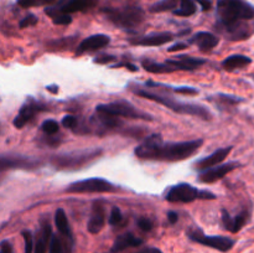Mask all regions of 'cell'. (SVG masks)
<instances>
[{"label":"cell","mask_w":254,"mask_h":253,"mask_svg":"<svg viewBox=\"0 0 254 253\" xmlns=\"http://www.w3.org/2000/svg\"><path fill=\"white\" fill-rule=\"evenodd\" d=\"M202 144V139L165 143L160 134H153L136 146L135 155L144 160L181 161L192 156Z\"/></svg>","instance_id":"6da1fadb"},{"label":"cell","mask_w":254,"mask_h":253,"mask_svg":"<svg viewBox=\"0 0 254 253\" xmlns=\"http://www.w3.org/2000/svg\"><path fill=\"white\" fill-rule=\"evenodd\" d=\"M135 93L138 94L141 98L149 99V101L156 102L159 104H163L166 108L171 109L173 112L179 114H186V116H195L198 118L203 119V121H210L212 119V114L208 111L207 108H205L203 106L195 103H185V102L175 101V99L170 98L168 96H163V94H156L153 92L145 91V89H136Z\"/></svg>","instance_id":"7a4b0ae2"},{"label":"cell","mask_w":254,"mask_h":253,"mask_svg":"<svg viewBox=\"0 0 254 253\" xmlns=\"http://www.w3.org/2000/svg\"><path fill=\"white\" fill-rule=\"evenodd\" d=\"M103 150L101 149H86V150L72 151V153L52 155L50 164L57 170H79L101 158Z\"/></svg>","instance_id":"3957f363"},{"label":"cell","mask_w":254,"mask_h":253,"mask_svg":"<svg viewBox=\"0 0 254 253\" xmlns=\"http://www.w3.org/2000/svg\"><path fill=\"white\" fill-rule=\"evenodd\" d=\"M217 12L220 24L248 21L254 17V7L243 0H218Z\"/></svg>","instance_id":"277c9868"},{"label":"cell","mask_w":254,"mask_h":253,"mask_svg":"<svg viewBox=\"0 0 254 253\" xmlns=\"http://www.w3.org/2000/svg\"><path fill=\"white\" fill-rule=\"evenodd\" d=\"M217 196L213 192L198 190L190 184H178L169 189L165 198L173 203H189L195 200H215Z\"/></svg>","instance_id":"5b68a950"},{"label":"cell","mask_w":254,"mask_h":253,"mask_svg":"<svg viewBox=\"0 0 254 253\" xmlns=\"http://www.w3.org/2000/svg\"><path fill=\"white\" fill-rule=\"evenodd\" d=\"M103 11L114 25L122 27V29H130V27L138 26L144 21V17H145L144 10L138 6L108 7V9H103Z\"/></svg>","instance_id":"8992f818"},{"label":"cell","mask_w":254,"mask_h":253,"mask_svg":"<svg viewBox=\"0 0 254 253\" xmlns=\"http://www.w3.org/2000/svg\"><path fill=\"white\" fill-rule=\"evenodd\" d=\"M188 237L192 242L202 245L205 247L213 248V250L220 251L222 253L230 252L236 245V241L227 237V236H208L205 235L200 228H193V230L189 231Z\"/></svg>","instance_id":"52a82bcc"},{"label":"cell","mask_w":254,"mask_h":253,"mask_svg":"<svg viewBox=\"0 0 254 253\" xmlns=\"http://www.w3.org/2000/svg\"><path fill=\"white\" fill-rule=\"evenodd\" d=\"M117 190L118 189L116 185L102 178H91L76 181L66 189L67 192L71 193H103L114 192Z\"/></svg>","instance_id":"ba28073f"},{"label":"cell","mask_w":254,"mask_h":253,"mask_svg":"<svg viewBox=\"0 0 254 253\" xmlns=\"http://www.w3.org/2000/svg\"><path fill=\"white\" fill-rule=\"evenodd\" d=\"M96 112H103V113H108L116 117H124V118L153 121L151 116L139 111V109H136L135 107H133L130 103L126 101H117L108 104H99V106H97Z\"/></svg>","instance_id":"9c48e42d"},{"label":"cell","mask_w":254,"mask_h":253,"mask_svg":"<svg viewBox=\"0 0 254 253\" xmlns=\"http://www.w3.org/2000/svg\"><path fill=\"white\" fill-rule=\"evenodd\" d=\"M41 161L31 156L17 155V154H4L0 155V171L5 170H34L40 168Z\"/></svg>","instance_id":"30bf717a"},{"label":"cell","mask_w":254,"mask_h":253,"mask_svg":"<svg viewBox=\"0 0 254 253\" xmlns=\"http://www.w3.org/2000/svg\"><path fill=\"white\" fill-rule=\"evenodd\" d=\"M215 29L231 41L247 40L253 34L252 27L247 24V21H238L233 22V24H220V22H217Z\"/></svg>","instance_id":"8fae6325"},{"label":"cell","mask_w":254,"mask_h":253,"mask_svg":"<svg viewBox=\"0 0 254 253\" xmlns=\"http://www.w3.org/2000/svg\"><path fill=\"white\" fill-rule=\"evenodd\" d=\"M45 109L46 108H45L41 103L36 102L35 99L29 98L26 101V103L22 104V107L20 108L19 113H17L16 117H15V119L12 123H14V126H16L17 129L24 128V126H26L30 121H32V119H34V117L36 116L39 112L45 111Z\"/></svg>","instance_id":"7c38bea8"},{"label":"cell","mask_w":254,"mask_h":253,"mask_svg":"<svg viewBox=\"0 0 254 253\" xmlns=\"http://www.w3.org/2000/svg\"><path fill=\"white\" fill-rule=\"evenodd\" d=\"M236 168H238V163H227L222 164V165L213 166V168L206 169V170L201 171V174L198 175V181L203 184H212L216 181L221 180V179L225 178L228 173H231L232 170H235Z\"/></svg>","instance_id":"4fadbf2b"},{"label":"cell","mask_w":254,"mask_h":253,"mask_svg":"<svg viewBox=\"0 0 254 253\" xmlns=\"http://www.w3.org/2000/svg\"><path fill=\"white\" fill-rule=\"evenodd\" d=\"M106 225V208L101 201H94L91 210V216L87 222V230L92 235H97Z\"/></svg>","instance_id":"5bb4252c"},{"label":"cell","mask_w":254,"mask_h":253,"mask_svg":"<svg viewBox=\"0 0 254 253\" xmlns=\"http://www.w3.org/2000/svg\"><path fill=\"white\" fill-rule=\"evenodd\" d=\"M251 213L250 211L245 210L241 211L236 216H231L230 212L226 210H222V223L227 231L231 233H238L250 221Z\"/></svg>","instance_id":"9a60e30c"},{"label":"cell","mask_w":254,"mask_h":253,"mask_svg":"<svg viewBox=\"0 0 254 253\" xmlns=\"http://www.w3.org/2000/svg\"><path fill=\"white\" fill-rule=\"evenodd\" d=\"M52 227L50 220L42 218L41 227L36 235V240L34 241V253H47L50 241L52 237Z\"/></svg>","instance_id":"2e32d148"},{"label":"cell","mask_w":254,"mask_h":253,"mask_svg":"<svg viewBox=\"0 0 254 253\" xmlns=\"http://www.w3.org/2000/svg\"><path fill=\"white\" fill-rule=\"evenodd\" d=\"M111 42V37L104 34L92 35V36L84 39L81 44L77 46V55H82L84 52H92L106 47Z\"/></svg>","instance_id":"e0dca14e"},{"label":"cell","mask_w":254,"mask_h":253,"mask_svg":"<svg viewBox=\"0 0 254 253\" xmlns=\"http://www.w3.org/2000/svg\"><path fill=\"white\" fill-rule=\"evenodd\" d=\"M144 245V241L141 238L136 237L134 233L126 232L123 235H119L114 241L113 246H112L109 253H122L128 248H135L140 247Z\"/></svg>","instance_id":"ac0fdd59"},{"label":"cell","mask_w":254,"mask_h":253,"mask_svg":"<svg viewBox=\"0 0 254 253\" xmlns=\"http://www.w3.org/2000/svg\"><path fill=\"white\" fill-rule=\"evenodd\" d=\"M231 151H232V146H226V148L217 149V150H216L215 153L211 154V155L198 160L197 163L195 164V168L197 169V170H206V169L220 165V164L230 155Z\"/></svg>","instance_id":"d6986e66"},{"label":"cell","mask_w":254,"mask_h":253,"mask_svg":"<svg viewBox=\"0 0 254 253\" xmlns=\"http://www.w3.org/2000/svg\"><path fill=\"white\" fill-rule=\"evenodd\" d=\"M173 39L174 35L171 32H155V34L141 36L139 39L130 40V42L138 46H161V45L173 41Z\"/></svg>","instance_id":"ffe728a7"},{"label":"cell","mask_w":254,"mask_h":253,"mask_svg":"<svg viewBox=\"0 0 254 253\" xmlns=\"http://www.w3.org/2000/svg\"><path fill=\"white\" fill-rule=\"evenodd\" d=\"M166 63L173 66L175 69H184V71H191V69H196L203 63H206V60L197 59V57L186 56V55H181L176 59H169L166 60Z\"/></svg>","instance_id":"44dd1931"},{"label":"cell","mask_w":254,"mask_h":253,"mask_svg":"<svg viewBox=\"0 0 254 253\" xmlns=\"http://www.w3.org/2000/svg\"><path fill=\"white\" fill-rule=\"evenodd\" d=\"M218 41H220V40H218V37L216 36V35L211 34V32L201 31L193 35L192 37H190L189 44L196 45L202 52H208L211 51L213 47L217 46Z\"/></svg>","instance_id":"7402d4cb"},{"label":"cell","mask_w":254,"mask_h":253,"mask_svg":"<svg viewBox=\"0 0 254 253\" xmlns=\"http://www.w3.org/2000/svg\"><path fill=\"white\" fill-rule=\"evenodd\" d=\"M98 0H67L60 5V10L64 14H72L77 11H84L96 6Z\"/></svg>","instance_id":"603a6c76"},{"label":"cell","mask_w":254,"mask_h":253,"mask_svg":"<svg viewBox=\"0 0 254 253\" xmlns=\"http://www.w3.org/2000/svg\"><path fill=\"white\" fill-rule=\"evenodd\" d=\"M252 63V59L245 55H231L226 60H223L222 67L223 69L228 72L236 71V69H241L247 67L248 64Z\"/></svg>","instance_id":"cb8c5ba5"},{"label":"cell","mask_w":254,"mask_h":253,"mask_svg":"<svg viewBox=\"0 0 254 253\" xmlns=\"http://www.w3.org/2000/svg\"><path fill=\"white\" fill-rule=\"evenodd\" d=\"M55 225H56L60 235L64 236V238H68V240L73 241V236H72L71 227H69L68 218H67L64 208H57L56 212H55Z\"/></svg>","instance_id":"d4e9b609"},{"label":"cell","mask_w":254,"mask_h":253,"mask_svg":"<svg viewBox=\"0 0 254 253\" xmlns=\"http://www.w3.org/2000/svg\"><path fill=\"white\" fill-rule=\"evenodd\" d=\"M68 242L73 243V241L68 240V238L64 240L59 235H52L49 245V253H68L72 247V245H68Z\"/></svg>","instance_id":"484cf974"},{"label":"cell","mask_w":254,"mask_h":253,"mask_svg":"<svg viewBox=\"0 0 254 253\" xmlns=\"http://www.w3.org/2000/svg\"><path fill=\"white\" fill-rule=\"evenodd\" d=\"M141 66L144 67V69L150 73H170V72L175 71L173 66L165 63H159V62L153 61V60L145 59L141 61Z\"/></svg>","instance_id":"4316f807"},{"label":"cell","mask_w":254,"mask_h":253,"mask_svg":"<svg viewBox=\"0 0 254 253\" xmlns=\"http://www.w3.org/2000/svg\"><path fill=\"white\" fill-rule=\"evenodd\" d=\"M45 12H46V14L51 17L52 21H54V24H56V25H68L72 22L71 15L62 12L61 10H60L59 6L46 7V9H45Z\"/></svg>","instance_id":"83f0119b"},{"label":"cell","mask_w":254,"mask_h":253,"mask_svg":"<svg viewBox=\"0 0 254 253\" xmlns=\"http://www.w3.org/2000/svg\"><path fill=\"white\" fill-rule=\"evenodd\" d=\"M197 10L196 4L193 2V0H180V7L176 10H174V14L178 15V16H184L188 17L193 15Z\"/></svg>","instance_id":"f1b7e54d"},{"label":"cell","mask_w":254,"mask_h":253,"mask_svg":"<svg viewBox=\"0 0 254 253\" xmlns=\"http://www.w3.org/2000/svg\"><path fill=\"white\" fill-rule=\"evenodd\" d=\"M178 5H180V0H160L159 2L154 4L150 7L151 12H164V11H174L178 9Z\"/></svg>","instance_id":"f546056e"},{"label":"cell","mask_w":254,"mask_h":253,"mask_svg":"<svg viewBox=\"0 0 254 253\" xmlns=\"http://www.w3.org/2000/svg\"><path fill=\"white\" fill-rule=\"evenodd\" d=\"M59 0H17V5L21 7L44 6V5H54Z\"/></svg>","instance_id":"4dcf8cb0"},{"label":"cell","mask_w":254,"mask_h":253,"mask_svg":"<svg viewBox=\"0 0 254 253\" xmlns=\"http://www.w3.org/2000/svg\"><path fill=\"white\" fill-rule=\"evenodd\" d=\"M41 129L46 135H55L59 131L60 126L56 121H54V119H47V121H45L41 124Z\"/></svg>","instance_id":"1f68e13d"},{"label":"cell","mask_w":254,"mask_h":253,"mask_svg":"<svg viewBox=\"0 0 254 253\" xmlns=\"http://www.w3.org/2000/svg\"><path fill=\"white\" fill-rule=\"evenodd\" d=\"M216 102H222L223 106H236V104L241 103V102H243L242 98H240V97H236V96H228V94H218V96H216Z\"/></svg>","instance_id":"d6a6232c"},{"label":"cell","mask_w":254,"mask_h":253,"mask_svg":"<svg viewBox=\"0 0 254 253\" xmlns=\"http://www.w3.org/2000/svg\"><path fill=\"white\" fill-rule=\"evenodd\" d=\"M108 222L111 226H118L123 222V213H122L121 208L117 207V206L112 207L111 213H109Z\"/></svg>","instance_id":"836d02e7"},{"label":"cell","mask_w":254,"mask_h":253,"mask_svg":"<svg viewBox=\"0 0 254 253\" xmlns=\"http://www.w3.org/2000/svg\"><path fill=\"white\" fill-rule=\"evenodd\" d=\"M74 42V39H61V40H56V41H52L49 44L50 50H64V49H69L72 44Z\"/></svg>","instance_id":"e575fe53"},{"label":"cell","mask_w":254,"mask_h":253,"mask_svg":"<svg viewBox=\"0 0 254 253\" xmlns=\"http://www.w3.org/2000/svg\"><path fill=\"white\" fill-rule=\"evenodd\" d=\"M25 242L24 253H34V236L29 230H25L21 232Z\"/></svg>","instance_id":"d590c367"},{"label":"cell","mask_w":254,"mask_h":253,"mask_svg":"<svg viewBox=\"0 0 254 253\" xmlns=\"http://www.w3.org/2000/svg\"><path fill=\"white\" fill-rule=\"evenodd\" d=\"M62 126L67 129H72V130H76L77 126H78V119L74 116H64L62 118Z\"/></svg>","instance_id":"8d00e7d4"},{"label":"cell","mask_w":254,"mask_h":253,"mask_svg":"<svg viewBox=\"0 0 254 253\" xmlns=\"http://www.w3.org/2000/svg\"><path fill=\"white\" fill-rule=\"evenodd\" d=\"M136 223H138V227L140 228L141 231H144V232H149V231L153 230L154 227L153 221L148 217H139Z\"/></svg>","instance_id":"74e56055"},{"label":"cell","mask_w":254,"mask_h":253,"mask_svg":"<svg viewBox=\"0 0 254 253\" xmlns=\"http://www.w3.org/2000/svg\"><path fill=\"white\" fill-rule=\"evenodd\" d=\"M36 24H37V17L35 16V15H27L26 17H24V19L19 22V26L21 27V29H24V27L34 26V25Z\"/></svg>","instance_id":"f35d334b"},{"label":"cell","mask_w":254,"mask_h":253,"mask_svg":"<svg viewBox=\"0 0 254 253\" xmlns=\"http://www.w3.org/2000/svg\"><path fill=\"white\" fill-rule=\"evenodd\" d=\"M173 91L180 94H197L198 93V89L193 88V87H188V86L174 87Z\"/></svg>","instance_id":"ab89813d"},{"label":"cell","mask_w":254,"mask_h":253,"mask_svg":"<svg viewBox=\"0 0 254 253\" xmlns=\"http://www.w3.org/2000/svg\"><path fill=\"white\" fill-rule=\"evenodd\" d=\"M116 60H117V57L113 56V55H102V56L96 57V59H94L93 61H94V63L107 64V63H109V62L116 61Z\"/></svg>","instance_id":"60d3db41"},{"label":"cell","mask_w":254,"mask_h":253,"mask_svg":"<svg viewBox=\"0 0 254 253\" xmlns=\"http://www.w3.org/2000/svg\"><path fill=\"white\" fill-rule=\"evenodd\" d=\"M0 253H14V248L10 241L4 240L0 242Z\"/></svg>","instance_id":"b9f144b4"},{"label":"cell","mask_w":254,"mask_h":253,"mask_svg":"<svg viewBox=\"0 0 254 253\" xmlns=\"http://www.w3.org/2000/svg\"><path fill=\"white\" fill-rule=\"evenodd\" d=\"M189 47V42L186 44V42H178V44L173 45L171 47H169L168 51L169 52H175V51H179V50H185Z\"/></svg>","instance_id":"7bdbcfd3"},{"label":"cell","mask_w":254,"mask_h":253,"mask_svg":"<svg viewBox=\"0 0 254 253\" xmlns=\"http://www.w3.org/2000/svg\"><path fill=\"white\" fill-rule=\"evenodd\" d=\"M134 253H164V252L156 247H144V248H140V250L136 251V252Z\"/></svg>","instance_id":"ee69618b"},{"label":"cell","mask_w":254,"mask_h":253,"mask_svg":"<svg viewBox=\"0 0 254 253\" xmlns=\"http://www.w3.org/2000/svg\"><path fill=\"white\" fill-rule=\"evenodd\" d=\"M168 221H169V223H170V225H175V223L179 221L178 212H175V211H169V212H168Z\"/></svg>","instance_id":"f6af8a7d"},{"label":"cell","mask_w":254,"mask_h":253,"mask_svg":"<svg viewBox=\"0 0 254 253\" xmlns=\"http://www.w3.org/2000/svg\"><path fill=\"white\" fill-rule=\"evenodd\" d=\"M196 1H197L198 4L201 5V7H202L203 11L211 9V1H210V0H196Z\"/></svg>","instance_id":"bcb514c9"},{"label":"cell","mask_w":254,"mask_h":253,"mask_svg":"<svg viewBox=\"0 0 254 253\" xmlns=\"http://www.w3.org/2000/svg\"><path fill=\"white\" fill-rule=\"evenodd\" d=\"M119 66H124V67H127V68L128 69H130V71H138V67H135L134 66V64H131V63H118V64H116V66H113V67H119Z\"/></svg>","instance_id":"7dc6e473"},{"label":"cell","mask_w":254,"mask_h":253,"mask_svg":"<svg viewBox=\"0 0 254 253\" xmlns=\"http://www.w3.org/2000/svg\"><path fill=\"white\" fill-rule=\"evenodd\" d=\"M47 91L52 92V93H57V92H59V87H57V86H47Z\"/></svg>","instance_id":"c3c4849f"},{"label":"cell","mask_w":254,"mask_h":253,"mask_svg":"<svg viewBox=\"0 0 254 253\" xmlns=\"http://www.w3.org/2000/svg\"><path fill=\"white\" fill-rule=\"evenodd\" d=\"M253 79H254V76H253Z\"/></svg>","instance_id":"681fc988"}]
</instances>
